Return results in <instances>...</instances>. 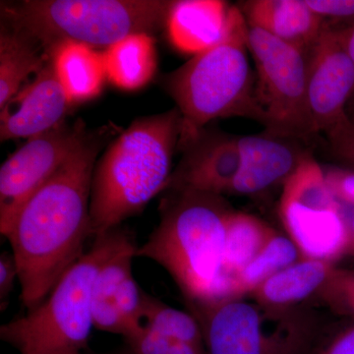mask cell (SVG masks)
Masks as SVG:
<instances>
[{
  "label": "cell",
  "mask_w": 354,
  "mask_h": 354,
  "mask_svg": "<svg viewBox=\"0 0 354 354\" xmlns=\"http://www.w3.org/2000/svg\"><path fill=\"white\" fill-rule=\"evenodd\" d=\"M137 247L132 237L128 239L102 265L97 272L92 301L95 329L127 337V324L116 304V295L122 283L133 274L132 263L136 257Z\"/></svg>",
  "instance_id": "d6986e66"
},
{
  "label": "cell",
  "mask_w": 354,
  "mask_h": 354,
  "mask_svg": "<svg viewBox=\"0 0 354 354\" xmlns=\"http://www.w3.org/2000/svg\"><path fill=\"white\" fill-rule=\"evenodd\" d=\"M141 324L156 334L205 348L200 324L189 311L174 308L147 292Z\"/></svg>",
  "instance_id": "cb8c5ba5"
},
{
  "label": "cell",
  "mask_w": 354,
  "mask_h": 354,
  "mask_svg": "<svg viewBox=\"0 0 354 354\" xmlns=\"http://www.w3.org/2000/svg\"><path fill=\"white\" fill-rule=\"evenodd\" d=\"M239 7L249 26L304 53L316 43L326 26L305 0H250Z\"/></svg>",
  "instance_id": "9a60e30c"
},
{
  "label": "cell",
  "mask_w": 354,
  "mask_h": 354,
  "mask_svg": "<svg viewBox=\"0 0 354 354\" xmlns=\"http://www.w3.org/2000/svg\"><path fill=\"white\" fill-rule=\"evenodd\" d=\"M333 153L354 169V123L344 116L325 132Z\"/></svg>",
  "instance_id": "4316f807"
},
{
  "label": "cell",
  "mask_w": 354,
  "mask_h": 354,
  "mask_svg": "<svg viewBox=\"0 0 354 354\" xmlns=\"http://www.w3.org/2000/svg\"><path fill=\"white\" fill-rule=\"evenodd\" d=\"M160 223L136 257L169 272L186 302L218 299L223 295V265L228 216L234 209L223 196L171 191Z\"/></svg>",
  "instance_id": "3957f363"
},
{
  "label": "cell",
  "mask_w": 354,
  "mask_h": 354,
  "mask_svg": "<svg viewBox=\"0 0 354 354\" xmlns=\"http://www.w3.org/2000/svg\"><path fill=\"white\" fill-rule=\"evenodd\" d=\"M307 57V97L314 133L326 132L346 113L354 93V64L337 30L324 28Z\"/></svg>",
  "instance_id": "8fae6325"
},
{
  "label": "cell",
  "mask_w": 354,
  "mask_h": 354,
  "mask_svg": "<svg viewBox=\"0 0 354 354\" xmlns=\"http://www.w3.org/2000/svg\"><path fill=\"white\" fill-rule=\"evenodd\" d=\"M99 139H87L20 209L6 239L19 274L21 300L31 310L85 253Z\"/></svg>",
  "instance_id": "6da1fadb"
},
{
  "label": "cell",
  "mask_w": 354,
  "mask_h": 354,
  "mask_svg": "<svg viewBox=\"0 0 354 354\" xmlns=\"http://www.w3.org/2000/svg\"><path fill=\"white\" fill-rule=\"evenodd\" d=\"M180 131L181 114L176 108L135 120L114 140L95 164L93 176L92 236L120 227L167 189Z\"/></svg>",
  "instance_id": "7a4b0ae2"
},
{
  "label": "cell",
  "mask_w": 354,
  "mask_h": 354,
  "mask_svg": "<svg viewBox=\"0 0 354 354\" xmlns=\"http://www.w3.org/2000/svg\"><path fill=\"white\" fill-rule=\"evenodd\" d=\"M16 281H19L17 264L12 253L3 252L0 256V306L6 310Z\"/></svg>",
  "instance_id": "f546056e"
},
{
  "label": "cell",
  "mask_w": 354,
  "mask_h": 354,
  "mask_svg": "<svg viewBox=\"0 0 354 354\" xmlns=\"http://www.w3.org/2000/svg\"><path fill=\"white\" fill-rule=\"evenodd\" d=\"M349 118H351V121L354 123V104L353 108V113H351V116H349Z\"/></svg>",
  "instance_id": "836d02e7"
},
{
  "label": "cell",
  "mask_w": 354,
  "mask_h": 354,
  "mask_svg": "<svg viewBox=\"0 0 354 354\" xmlns=\"http://www.w3.org/2000/svg\"><path fill=\"white\" fill-rule=\"evenodd\" d=\"M321 18H349L354 16V0H305Z\"/></svg>",
  "instance_id": "4dcf8cb0"
},
{
  "label": "cell",
  "mask_w": 354,
  "mask_h": 354,
  "mask_svg": "<svg viewBox=\"0 0 354 354\" xmlns=\"http://www.w3.org/2000/svg\"><path fill=\"white\" fill-rule=\"evenodd\" d=\"M248 48L257 72L256 99L267 130L297 139L314 134L304 51L249 25Z\"/></svg>",
  "instance_id": "ba28073f"
},
{
  "label": "cell",
  "mask_w": 354,
  "mask_h": 354,
  "mask_svg": "<svg viewBox=\"0 0 354 354\" xmlns=\"http://www.w3.org/2000/svg\"><path fill=\"white\" fill-rule=\"evenodd\" d=\"M297 139L269 130L239 137L241 167L228 194L257 196L276 186H283L310 156Z\"/></svg>",
  "instance_id": "4fadbf2b"
},
{
  "label": "cell",
  "mask_w": 354,
  "mask_h": 354,
  "mask_svg": "<svg viewBox=\"0 0 354 354\" xmlns=\"http://www.w3.org/2000/svg\"><path fill=\"white\" fill-rule=\"evenodd\" d=\"M48 58L72 104L90 101L102 92L106 78L102 53L87 44L65 41Z\"/></svg>",
  "instance_id": "ac0fdd59"
},
{
  "label": "cell",
  "mask_w": 354,
  "mask_h": 354,
  "mask_svg": "<svg viewBox=\"0 0 354 354\" xmlns=\"http://www.w3.org/2000/svg\"><path fill=\"white\" fill-rule=\"evenodd\" d=\"M314 300L335 315L354 320V269L337 266Z\"/></svg>",
  "instance_id": "d4e9b609"
},
{
  "label": "cell",
  "mask_w": 354,
  "mask_h": 354,
  "mask_svg": "<svg viewBox=\"0 0 354 354\" xmlns=\"http://www.w3.org/2000/svg\"><path fill=\"white\" fill-rule=\"evenodd\" d=\"M106 78L116 87L138 90L150 82L157 70L155 39L135 34L120 39L102 53Z\"/></svg>",
  "instance_id": "ffe728a7"
},
{
  "label": "cell",
  "mask_w": 354,
  "mask_h": 354,
  "mask_svg": "<svg viewBox=\"0 0 354 354\" xmlns=\"http://www.w3.org/2000/svg\"><path fill=\"white\" fill-rule=\"evenodd\" d=\"M186 305L200 324L207 354H313L328 332L320 313L305 304L269 309L243 297Z\"/></svg>",
  "instance_id": "52a82bcc"
},
{
  "label": "cell",
  "mask_w": 354,
  "mask_h": 354,
  "mask_svg": "<svg viewBox=\"0 0 354 354\" xmlns=\"http://www.w3.org/2000/svg\"><path fill=\"white\" fill-rule=\"evenodd\" d=\"M37 43L22 32L2 27L0 34V109L19 92L28 76L43 69L48 59L39 55Z\"/></svg>",
  "instance_id": "603a6c76"
},
{
  "label": "cell",
  "mask_w": 354,
  "mask_h": 354,
  "mask_svg": "<svg viewBox=\"0 0 354 354\" xmlns=\"http://www.w3.org/2000/svg\"><path fill=\"white\" fill-rule=\"evenodd\" d=\"M277 230L258 216L234 211L228 216L223 255V295L227 279L241 271L264 248ZM221 297V298H223Z\"/></svg>",
  "instance_id": "7402d4cb"
},
{
  "label": "cell",
  "mask_w": 354,
  "mask_h": 354,
  "mask_svg": "<svg viewBox=\"0 0 354 354\" xmlns=\"http://www.w3.org/2000/svg\"><path fill=\"white\" fill-rule=\"evenodd\" d=\"M127 354H130V353H127Z\"/></svg>",
  "instance_id": "e575fe53"
},
{
  "label": "cell",
  "mask_w": 354,
  "mask_h": 354,
  "mask_svg": "<svg viewBox=\"0 0 354 354\" xmlns=\"http://www.w3.org/2000/svg\"><path fill=\"white\" fill-rule=\"evenodd\" d=\"M328 186L339 203L354 207V169L332 167L324 169Z\"/></svg>",
  "instance_id": "f1b7e54d"
},
{
  "label": "cell",
  "mask_w": 354,
  "mask_h": 354,
  "mask_svg": "<svg viewBox=\"0 0 354 354\" xmlns=\"http://www.w3.org/2000/svg\"><path fill=\"white\" fill-rule=\"evenodd\" d=\"M83 121L64 122L27 142L0 169V232L7 237L20 209L87 139Z\"/></svg>",
  "instance_id": "30bf717a"
},
{
  "label": "cell",
  "mask_w": 354,
  "mask_h": 354,
  "mask_svg": "<svg viewBox=\"0 0 354 354\" xmlns=\"http://www.w3.org/2000/svg\"><path fill=\"white\" fill-rule=\"evenodd\" d=\"M337 32H339V39H341L344 50L354 64V23L351 27L337 30Z\"/></svg>",
  "instance_id": "1f68e13d"
},
{
  "label": "cell",
  "mask_w": 354,
  "mask_h": 354,
  "mask_svg": "<svg viewBox=\"0 0 354 354\" xmlns=\"http://www.w3.org/2000/svg\"><path fill=\"white\" fill-rule=\"evenodd\" d=\"M354 258V214L348 216V239H346V252L344 257Z\"/></svg>",
  "instance_id": "d6a6232c"
},
{
  "label": "cell",
  "mask_w": 354,
  "mask_h": 354,
  "mask_svg": "<svg viewBox=\"0 0 354 354\" xmlns=\"http://www.w3.org/2000/svg\"><path fill=\"white\" fill-rule=\"evenodd\" d=\"M337 266L322 260L297 261L267 279L248 297L269 309L301 306L315 299Z\"/></svg>",
  "instance_id": "e0dca14e"
},
{
  "label": "cell",
  "mask_w": 354,
  "mask_h": 354,
  "mask_svg": "<svg viewBox=\"0 0 354 354\" xmlns=\"http://www.w3.org/2000/svg\"><path fill=\"white\" fill-rule=\"evenodd\" d=\"M127 339L130 354H207L206 349L142 328Z\"/></svg>",
  "instance_id": "484cf974"
},
{
  "label": "cell",
  "mask_w": 354,
  "mask_h": 354,
  "mask_svg": "<svg viewBox=\"0 0 354 354\" xmlns=\"http://www.w3.org/2000/svg\"><path fill=\"white\" fill-rule=\"evenodd\" d=\"M301 259L299 250L290 237L277 230L260 253L227 279L223 298L248 297L267 279Z\"/></svg>",
  "instance_id": "44dd1931"
},
{
  "label": "cell",
  "mask_w": 354,
  "mask_h": 354,
  "mask_svg": "<svg viewBox=\"0 0 354 354\" xmlns=\"http://www.w3.org/2000/svg\"><path fill=\"white\" fill-rule=\"evenodd\" d=\"M313 354H354V320L342 329L327 332Z\"/></svg>",
  "instance_id": "83f0119b"
},
{
  "label": "cell",
  "mask_w": 354,
  "mask_h": 354,
  "mask_svg": "<svg viewBox=\"0 0 354 354\" xmlns=\"http://www.w3.org/2000/svg\"><path fill=\"white\" fill-rule=\"evenodd\" d=\"M232 6L220 0L174 1L167 28L169 41L179 51L196 55L225 36Z\"/></svg>",
  "instance_id": "2e32d148"
},
{
  "label": "cell",
  "mask_w": 354,
  "mask_h": 354,
  "mask_svg": "<svg viewBox=\"0 0 354 354\" xmlns=\"http://www.w3.org/2000/svg\"><path fill=\"white\" fill-rule=\"evenodd\" d=\"M130 239L120 227L95 237L41 304L1 326L0 339L20 354H79L87 348L95 328V279L102 265Z\"/></svg>",
  "instance_id": "8992f818"
},
{
  "label": "cell",
  "mask_w": 354,
  "mask_h": 354,
  "mask_svg": "<svg viewBox=\"0 0 354 354\" xmlns=\"http://www.w3.org/2000/svg\"><path fill=\"white\" fill-rule=\"evenodd\" d=\"M279 216L302 259L337 264L344 257L348 216L328 186L324 169L311 155L283 184Z\"/></svg>",
  "instance_id": "9c48e42d"
},
{
  "label": "cell",
  "mask_w": 354,
  "mask_h": 354,
  "mask_svg": "<svg viewBox=\"0 0 354 354\" xmlns=\"http://www.w3.org/2000/svg\"><path fill=\"white\" fill-rule=\"evenodd\" d=\"M239 137L202 129L179 143L180 164L171 174V191H196L223 196L228 194L241 167Z\"/></svg>",
  "instance_id": "7c38bea8"
},
{
  "label": "cell",
  "mask_w": 354,
  "mask_h": 354,
  "mask_svg": "<svg viewBox=\"0 0 354 354\" xmlns=\"http://www.w3.org/2000/svg\"><path fill=\"white\" fill-rule=\"evenodd\" d=\"M72 106L48 58L34 80L1 109L0 138L30 139L50 131L64 122Z\"/></svg>",
  "instance_id": "5bb4252c"
},
{
  "label": "cell",
  "mask_w": 354,
  "mask_h": 354,
  "mask_svg": "<svg viewBox=\"0 0 354 354\" xmlns=\"http://www.w3.org/2000/svg\"><path fill=\"white\" fill-rule=\"evenodd\" d=\"M248 51V24L241 8L232 6L223 39L167 76L165 87L181 114L178 144L216 118L242 116L262 123Z\"/></svg>",
  "instance_id": "277c9868"
},
{
  "label": "cell",
  "mask_w": 354,
  "mask_h": 354,
  "mask_svg": "<svg viewBox=\"0 0 354 354\" xmlns=\"http://www.w3.org/2000/svg\"><path fill=\"white\" fill-rule=\"evenodd\" d=\"M174 1L164 0H24L2 4L11 29L41 44L48 55L65 41L113 46L167 25Z\"/></svg>",
  "instance_id": "5b68a950"
}]
</instances>
